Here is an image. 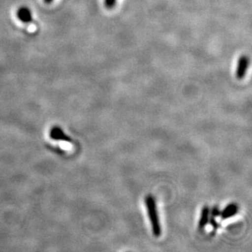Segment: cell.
Instances as JSON below:
<instances>
[{
  "instance_id": "1",
  "label": "cell",
  "mask_w": 252,
  "mask_h": 252,
  "mask_svg": "<svg viewBox=\"0 0 252 252\" xmlns=\"http://www.w3.org/2000/svg\"><path fill=\"white\" fill-rule=\"evenodd\" d=\"M145 204L150 218V224L152 228L153 235L155 238H159L162 234V227L160 224L159 217L158 212L157 203L152 195H147L145 198Z\"/></svg>"
},
{
  "instance_id": "2",
  "label": "cell",
  "mask_w": 252,
  "mask_h": 252,
  "mask_svg": "<svg viewBox=\"0 0 252 252\" xmlns=\"http://www.w3.org/2000/svg\"><path fill=\"white\" fill-rule=\"evenodd\" d=\"M249 64H250V60L247 56H242L238 59L237 69H236V78L237 79L241 80L245 78Z\"/></svg>"
},
{
  "instance_id": "3",
  "label": "cell",
  "mask_w": 252,
  "mask_h": 252,
  "mask_svg": "<svg viewBox=\"0 0 252 252\" xmlns=\"http://www.w3.org/2000/svg\"><path fill=\"white\" fill-rule=\"evenodd\" d=\"M50 136L53 140H62V141L69 143H71L73 141L68 135L64 133V131L60 126L53 127L50 131Z\"/></svg>"
},
{
  "instance_id": "4",
  "label": "cell",
  "mask_w": 252,
  "mask_h": 252,
  "mask_svg": "<svg viewBox=\"0 0 252 252\" xmlns=\"http://www.w3.org/2000/svg\"><path fill=\"white\" fill-rule=\"evenodd\" d=\"M238 212V205L236 203H229L220 212V217L221 218L222 220H225L229 219L231 217L236 216Z\"/></svg>"
},
{
  "instance_id": "5",
  "label": "cell",
  "mask_w": 252,
  "mask_h": 252,
  "mask_svg": "<svg viewBox=\"0 0 252 252\" xmlns=\"http://www.w3.org/2000/svg\"><path fill=\"white\" fill-rule=\"evenodd\" d=\"M210 208L208 206H204L202 207L200 215L199 220H198V230H203L207 224H209Z\"/></svg>"
},
{
  "instance_id": "6",
  "label": "cell",
  "mask_w": 252,
  "mask_h": 252,
  "mask_svg": "<svg viewBox=\"0 0 252 252\" xmlns=\"http://www.w3.org/2000/svg\"><path fill=\"white\" fill-rule=\"evenodd\" d=\"M17 16L21 22L26 24H30L33 22L32 13L27 7H20L19 9L17 10Z\"/></svg>"
},
{
  "instance_id": "7",
  "label": "cell",
  "mask_w": 252,
  "mask_h": 252,
  "mask_svg": "<svg viewBox=\"0 0 252 252\" xmlns=\"http://www.w3.org/2000/svg\"><path fill=\"white\" fill-rule=\"evenodd\" d=\"M220 212L221 211L217 206L213 207L212 211L210 210L209 223L212 225V232H214V233L219 228L220 225L218 224V222L217 221V218L220 216Z\"/></svg>"
},
{
  "instance_id": "8",
  "label": "cell",
  "mask_w": 252,
  "mask_h": 252,
  "mask_svg": "<svg viewBox=\"0 0 252 252\" xmlns=\"http://www.w3.org/2000/svg\"><path fill=\"white\" fill-rule=\"evenodd\" d=\"M104 3L106 8L112 9L116 5L117 0H104Z\"/></svg>"
},
{
  "instance_id": "9",
  "label": "cell",
  "mask_w": 252,
  "mask_h": 252,
  "mask_svg": "<svg viewBox=\"0 0 252 252\" xmlns=\"http://www.w3.org/2000/svg\"><path fill=\"white\" fill-rule=\"evenodd\" d=\"M43 1H44V2L47 3V4H50V3H52L54 0H43Z\"/></svg>"
}]
</instances>
